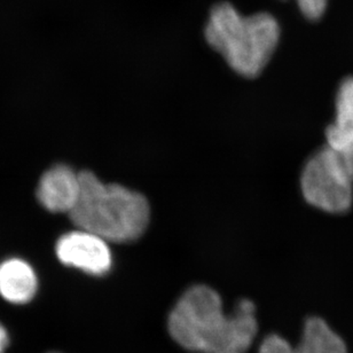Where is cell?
<instances>
[{"instance_id":"1","label":"cell","mask_w":353,"mask_h":353,"mask_svg":"<svg viewBox=\"0 0 353 353\" xmlns=\"http://www.w3.org/2000/svg\"><path fill=\"white\" fill-rule=\"evenodd\" d=\"M254 303L242 299L226 316L221 296L208 285H194L169 316V332L183 349L200 353H247L257 334Z\"/></svg>"},{"instance_id":"2","label":"cell","mask_w":353,"mask_h":353,"mask_svg":"<svg viewBox=\"0 0 353 353\" xmlns=\"http://www.w3.org/2000/svg\"><path fill=\"white\" fill-rule=\"evenodd\" d=\"M81 192L69 217L76 228L107 242L139 239L150 223V209L143 194L117 183H102L90 171L79 172Z\"/></svg>"},{"instance_id":"3","label":"cell","mask_w":353,"mask_h":353,"mask_svg":"<svg viewBox=\"0 0 353 353\" xmlns=\"http://www.w3.org/2000/svg\"><path fill=\"white\" fill-rule=\"evenodd\" d=\"M204 34L235 72L252 79L271 60L280 39V27L270 13L245 17L232 3H219L211 10Z\"/></svg>"},{"instance_id":"4","label":"cell","mask_w":353,"mask_h":353,"mask_svg":"<svg viewBox=\"0 0 353 353\" xmlns=\"http://www.w3.org/2000/svg\"><path fill=\"white\" fill-rule=\"evenodd\" d=\"M307 202L330 214H343L352 205L353 159L345 150L327 146L313 155L301 178Z\"/></svg>"},{"instance_id":"5","label":"cell","mask_w":353,"mask_h":353,"mask_svg":"<svg viewBox=\"0 0 353 353\" xmlns=\"http://www.w3.org/2000/svg\"><path fill=\"white\" fill-rule=\"evenodd\" d=\"M59 261L91 275L110 271L112 255L108 242L91 232L76 228L59 239L55 245Z\"/></svg>"},{"instance_id":"6","label":"cell","mask_w":353,"mask_h":353,"mask_svg":"<svg viewBox=\"0 0 353 353\" xmlns=\"http://www.w3.org/2000/svg\"><path fill=\"white\" fill-rule=\"evenodd\" d=\"M259 353H347V345L328 323L318 316L306 320L299 345L292 347L279 335H270L263 341Z\"/></svg>"},{"instance_id":"7","label":"cell","mask_w":353,"mask_h":353,"mask_svg":"<svg viewBox=\"0 0 353 353\" xmlns=\"http://www.w3.org/2000/svg\"><path fill=\"white\" fill-rule=\"evenodd\" d=\"M79 172L65 164H57L41 176L36 195L50 212L69 214L79 200Z\"/></svg>"},{"instance_id":"8","label":"cell","mask_w":353,"mask_h":353,"mask_svg":"<svg viewBox=\"0 0 353 353\" xmlns=\"http://www.w3.org/2000/svg\"><path fill=\"white\" fill-rule=\"evenodd\" d=\"M38 290L34 268L22 259H7L0 263V296L13 304H27Z\"/></svg>"},{"instance_id":"9","label":"cell","mask_w":353,"mask_h":353,"mask_svg":"<svg viewBox=\"0 0 353 353\" xmlns=\"http://www.w3.org/2000/svg\"><path fill=\"white\" fill-rule=\"evenodd\" d=\"M327 146L341 150L353 143V77L344 79L336 97V119L326 130Z\"/></svg>"},{"instance_id":"10","label":"cell","mask_w":353,"mask_h":353,"mask_svg":"<svg viewBox=\"0 0 353 353\" xmlns=\"http://www.w3.org/2000/svg\"><path fill=\"white\" fill-rule=\"evenodd\" d=\"M299 10L309 20H319L326 12L328 0H297Z\"/></svg>"},{"instance_id":"11","label":"cell","mask_w":353,"mask_h":353,"mask_svg":"<svg viewBox=\"0 0 353 353\" xmlns=\"http://www.w3.org/2000/svg\"><path fill=\"white\" fill-rule=\"evenodd\" d=\"M8 343H10L8 333H7V330H5V327L0 323V353L5 352Z\"/></svg>"}]
</instances>
